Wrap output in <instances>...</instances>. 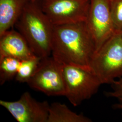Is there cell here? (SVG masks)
Instances as JSON below:
<instances>
[{"label": "cell", "instance_id": "3957f363", "mask_svg": "<svg viewBox=\"0 0 122 122\" xmlns=\"http://www.w3.org/2000/svg\"><path fill=\"white\" fill-rule=\"evenodd\" d=\"M90 68L102 84L122 77V35L116 32L95 53Z\"/></svg>", "mask_w": 122, "mask_h": 122}, {"label": "cell", "instance_id": "30bf717a", "mask_svg": "<svg viewBox=\"0 0 122 122\" xmlns=\"http://www.w3.org/2000/svg\"><path fill=\"white\" fill-rule=\"evenodd\" d=\"M28 0H0V35L15 26Z\"/></svg>", "mask_w": 122, "mask_h": 122}, {"label": "cell", "instance_id": "5bb4252c", "mask_svg": "<svg viewBox=\"0 0 122 122\" xmlns=\"http://www.w3.org/2000/svg\"><path fill=\"white\" fill-rule=\"evenodd\" d=\"M111 12L116 32L122 31V0H111Z\"/></svg>", "mask_w": 122, "mask_h": 122}, {"label": "cell", "instance_id": "6da1fadb", "mask_svg": "<svg viewBox=\"0 0 122 122\" xmlns=\"http://www.w3.org/2000/svg\"><path fill=\"white\" fill-rule=\"evenodd\" d=\"M95 41L85 21L54 25L51 55L63 65L90 68Z\"/></svg>", "mask_w": 122, "mask_h": 122}, {"label": "cell", "instance_id": "7a4b0ae2", "mask_svg": "<svg viewBox=\"0 0 122 122\" xmlns=\"http://www.w3.org/2000/svg\"><path fill=\"white\" fill-rule=\"evenodd\" d=\"M15 26L36 56L51 55L54 25L36 0L27 1Z\"/></svg>", "mask_w": 122, "mask_h": 122}, {"label": "cell", "instance_id": "52a82bcc", "mask_svg": "<svg viewBox=\"0 0 122 122\" xmlns=\"http://www.w3.org/2000/svg\"><path fill=\"white\" fill-rule=\"evenodd\" d=\"M90 0L86 21L95 41L96 52L116 32L111 12V0Z\"/></svg>", "mask_w": 122, "mask_h": 122}, {"label": "cell", "instance_id": "8992f818", "mask_svg": "<svg viewBox=\"0 0 122 122\" xmlns=\"http://www.w3.org/2000/svg\"><path fill=\"white\" fill-rule=\"evenodd\" d=\"M90 0H43L40 4L53 25L85 21Z\"/></svg>", "mask_w": 122, "mask_h": 122}, {"label": "cell", "instance_id": "277c9868", "mask_svg": "<svg viewBox=\"0 0 122 122\" xmlns=\"http://www.w3.org/2000/svg\"><path fill=\"white\" fill-rule=\"evenodd\" d=\"M63 73L65 85V96L74 106L90 99L102 85L90 69L76 66L63 65Z\"/></svg>", "mask_w": 122, "mask_h": 122}, {"label": "cell", "instance_id": "e0dca14e", "mask_svg": "<svg viewBox=\"0 0 122 122\" xmlns=\"http://www.w3.org/2000/svg\"><path fill=\"white\" fill-rule=\"evenodd\" d=\"M121 33H122V31H121Z\"/></svg>", "mask_w": 122, "mask_h": 122}, {"label": "cell", "instance_id": "5b68a950", "mask_svg": "<svg viewBox=\"0 0 122 122\" xmlns=\"http://www.w3.org/2000/svg\"><path fill=\"white\" fill-rule=\"evenodd\" d=\"M63 65L51 56L40 59L35 72L27 82L29 86L48 96H65Z\"/></svg>", "mask_w": 122, "mask_h": 122}, {"label": "cell", "instance_id": "9c48e42d", "mask_svg": "<svg viewBox=\"0 0 122 122\" xmlns=\"http://www.w3.org/2000/svg\"><path fill=\"white\" fill-rule=\"evenodd\" d=\"M13 57L20 60L38 57L18 31L10 29L0 35V57Z\"/></svg>", "mask_w": 122, "mask_h": 122}, {"label": "cell", "instance_id": "4fadbf2b", "mask_svg": "<svg viewBox=\"0 0 122 122\" xmlns=\"http://www.w3.org/2000/svg\"><path fill=\"white\" fill-rule=\"evenodd\" d=\"M41 58H34L20 60L15 80L20 83H27L35 72Z\"/></svg>", "mask_w": 122, "mask_h": 122}, {"label": "cell", "instance_id": "9a60e30c", "mask_svg": "<svg viewBox=\"0 0 122 122\" xmlns=\"http://www.w3.org/2000/svg\"><path fill=\"white\" fill-rule=\"evenodd\" d=\"M111 85L112 90L105 92V95L117 100L118 103L113 105V107L114 109L121 111L122 114V77L115 80Z\"/></svg>", "mask_w": 122, "mask_h": 122}, {"label": "cell", "instance_id": "8fae6325", "mask_svg": "<svg viewBox=\"0 0 122 122\" xmlns=\"http://www.w3.org/2000/svg\"><path fill=\"white\" fill-rule=\"evenodd\" d=\"M82 113H75L64 104L54 102L50 105L47 122H92Z\"/></svg>", "mask_w": 122, "mask_h": 122}, {"label": "cell", "instance_id": "2e32d148", "mask_svg": "<svg viewBox=\"0 0 122 122\" xmlns=\"http://www.w3.org/2000/svg\"><path fill=\"white\" fill-rule=\"evenodd\" d=\"M33 0V1H34V0Z\"/></svg>", "mask_w": 122, "mask_h": 122}, {"label": "cell", "instance_id": "7c38bea8", "mask_svg": "<svg viewBox=\"0 0 122 122\" xmlns=\"http://www.w3.org/2000/svg\"><path fill=\"white\" fill-rule=\"evenodd\" d=\"M20 60L13 57H0V84L15 78Z\"/></svg>", "mask_w": 122, "mask_h": 122}, {"label": "cell", "instance_id": "ba28073f", "mask_svg": "<svg viewBox=\"0 0 122 122\" xmlns=\"http://www.w3.org/2000/svg\"><path fill=\"white\" fill-rule=\"evenodd\" d=\"M0 105L19 122H47L50 105L36 100L28 92L15 101L0 100Z\"/></svg>", "mask_w": 122, "mask_h": 122}]
</instances>
